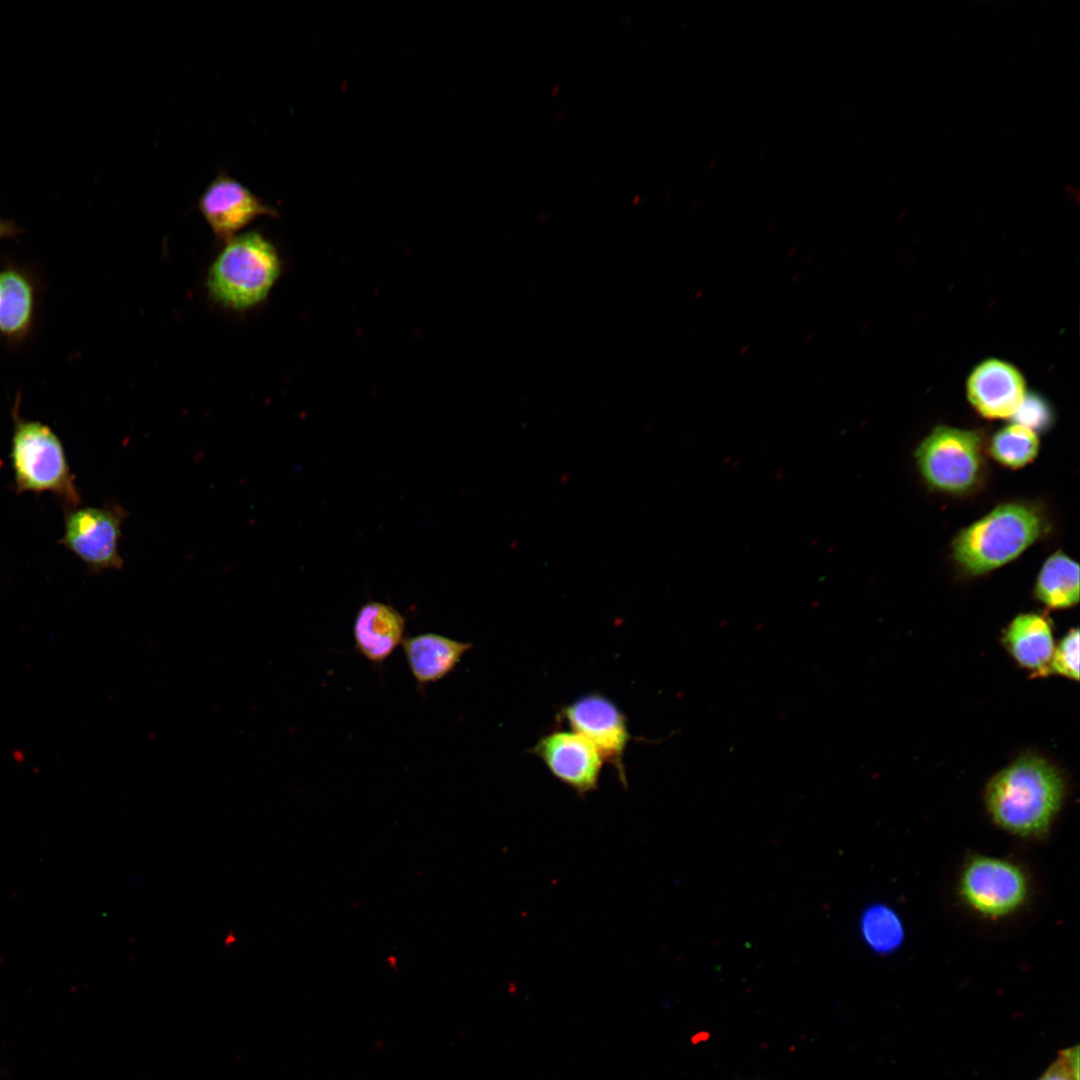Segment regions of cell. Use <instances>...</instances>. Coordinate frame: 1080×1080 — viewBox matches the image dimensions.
I'll list each match as a JSON object with an SVG mask.
<instances>
[{
	"label": "cell",
	"instance_id": "cell-21",
	"mask_svg": "<svg viewBox=\"0 0 1080 1080\" xmlns=\"http://www.w3.org/2000/svg\"><path fill=\"white\" fill-rule=\"evenodd\" d=\"M1039 1080H1076L1072 1075L1063 1054L1059 1056Z\"/></svg>",
	"mask_w": 1080,
	"mask_h": 1080
},
{
	"label": "cell",
	"instance_id": "cell-6",
	"mask_svg": "<svg viewBox=\"0 0 1080 1080\" xmlns=\"http://www.w3.org/2000/svg\"><path fill=\"white\" fill-rule=\"evenodd\" d=\"M962 901L977 914L1002 918L1019 910L1029 895V881L1016 863L974 855L964 864L958 884Z\"/></svg>",
	"mask_w": 1080,
	"mask_h": 1080
},
{
	"label": "cell",
	"instance_id": "cell-5",
	"mask_svg": "<svg viewBox=\"0 0 1080 1080\" xmlns=\"http://www.w3.org/2000/svg\"><path fill=\"white\" fill-rule=\"evenodd\" d=\"M915 460L925 482L951 494L966 493L983 472V442L975 430L935 427L916 448Z\"/></svg>",
	"mask_w": 1080,
	"mask_h": 1080
},
{
	"label": "cell",
	"instance_id": "cell-14",
	"mask_svg": "<svg viewBox=\"0 0 1080 1080\" xmlns=\"http://www.w3.org/2000/svg\"><path fill=\"white\" fill-rule=\"evenodd\" d=\"M401 645L409 670L419 687L449 675L473 646L469 642L433 632L406 637Z\"/></svg>",
	"mask_w": 1080,
	"mask_h": 1080
},
{
	"label": "cell",
	"instance_id": "cell-19",
	"mask_svg": "<svg viewBox=\"0 0 1080 1080\" xmlns=\"http://www.w3.org/2000/svg\"><path fill=\"white\" fill-rule=\"evenodd\" d=\"M1049 672H1055L1070 679H1079V631L1070 630L1054 649Z\"/></svg>",
	"mask_w": 1080,
	"mask_h": 1080
},
{
	"label": "cell",
	"instance_id": "cell-15",
	"mask_svg": "<svg viewBox=\"0 0 1080 1080\" xmlns=\"http://www.w3.org/2000/svg\"><path fill=\"white\" fill-rule=\"evenodd\" d=\"M1004 641L1014 659L1039 674L1049 672L1054 652L1051 626L1042 615L1020 614L1009 624Z\"/></svg>",
	"mask_w": 1080,
	"mask_h": 1080
},
{
	"label": "cell",
	"instance_id": "cell-11",
	"mask_svg": "<svg viewBox=\"0 0 1080 1080\" xmlns=\"http://www.w3.org/2000/svg\"><path fill=\"white\" fill-rule=\"evenodd\" d=\"M970 404L989 419L1013 418L1025 396V381L1011 364L997 359L980 363L967 381Z\"/></svg>",
	"mask_w": 1080,
	"mask_h": 1080
},
{
	"label": "cell",
	"instance_id": "cell-3",
	"mask_svg": "<svg viewBox=\"0 0 1080 1080\" xmlns=\"http://www.w3.org/2000/svg\"><path fill=\"white\" fill-rule=\"evenodd\" d=\"M19 404L20 393L11 412L13 433L9 457L15 491L17 494L50 492L65 509L80 506L81 496L60 438L48 425L23 418Z\"/></svg>",
	"mask_w": 1080,
	"mask_h": 1080
},
{
	"label": "cell",
	"instance_id": "cell-7",
	"mask_svg": "<svg viewBox=\"0 0 1080 1080\" xmlns=\"http://www.w3.org/2000/svg\"><path fill=\"white\" fill-rule=\"evenodd\" d=\"M127 512L119 505L65 509L59 543L85 563L91 572L121 569V529Z\"/></svg>",
	"mask_w": 1080,
	"mask_h": 1080
},
{
	"label": "cell",
	"instance_id": "cell-22",
	"mask_svg": "<svg viewBox=\"0 0 1080 1080\" xmlns=\"http://www.w3.org/2000/svg\"><path fill=\"white\" fill-rule=\"evenodd\" d=\"M22 231L23 229L14 221L0 216V241L7 238H15L20 235Z\"/></svg>",
	"mask_w": 1080,
	"mask_h": 1080
},
{
	"label": "cell",
	"instance_id": "cell-16",
	"mask_svg": "<svg viewBox=\"0 0 1080 1080\" xmlns=\"http://www.w3.org/2000/svg\"><path fill=\"white\" fill-rule=\"evenodd\" d=\"M1035 596L1049 608L1064 609L1079 600V565L1057 551L1043 563L1035 583Z\"/></svg>",
	"mask_w": 1080,
	"mask_h": 1080
},
{
	"label": "cell",
	"instance_id": "cell-20",
	"mask_svg": "<svg viewBox=\"0 0 1080 1080\" xmlns=\"http://www.w3.org/2000/svg\"><path fill=\"white\" fill-rule=\"evenodd\" d=\"M1013 418L1015 423L1034 430L1047 425L1049 413L1047 406L1039 398L1026 395Z\"/></svg>",
	"mask_w": 1080,
	"mask_h": 1080
},
{
	"label": "cell",
	"instance_id": "cell-2",
	"mask_svg": "<svg viewBox=\"0 0 1080 1080\" xmlns=\"http://www.w3.org/2000/svg\"><path fill=\"white\" fill-rule=\"evenodd\" d=\"M1044 528L1041 513L1032 505L1000 504L956 535L952 556L966 574H985L1020 556Z\"/></svg>",
	"mask_w": 1080,
	"mask_h": 1080
},
{
	"label": "cell",
	"instance_id": "cell-17",
	"mask_svg": "<svg viewBox=\"0 0 1080 1080\" xmlns=\"http://www.w3.org/2000/svg\"><path fill=\"white\" fill-rule=\"evenodd\" d=\"M1039 450L1036 432L1023 425L1012 423L997 431L988 451L998 463L1018 469L1031 463Z\"/></svg>",
	"mask_w": 1080,
	"mask_h": 1080
},
{
	"label": "cell",
	"instance_id": "cell-9",
	"mask_svg": "<svg viewBox=\"0 0 1080 1080\" xmlns=\"http://www.w3.org/2000/svg\"><path fill=\"white\" fill-rule=\"evenodd\" d=\"M529 753L580 797L599 786L605 761L588 740L572 730L556 729L543 735Z\"/></svg>",
	"mask_w": 1080,
	"mask_h": 1080
},
{
	"label": "cell",
	"instance_id": "cell-13",
	"mask_svg": "<svg viewBox=\"0 0 1080 1080\" xmlns=\"http://www.w3.org/2000/svg\"><path fill=\"white\" fill-rule=\"evenodd\" d=\"M405 619L393 606L379 601L363 604L355 617L353 638L369 662L383 663L402 644Z\"/></svg>",
	"mask_w": 1080,
	"mask_h": 1080
},
{
	"label": "cell",
	"instance_id": "cell-4",
	"mask_svg": "<svg viewBox=\"0 0 1080 1080\" xmlns=\"http://www.w3.org/2000/svg\"><path fill=\"white\" fill-rule=\"evenodd\" d=\"M275 247L257 232L234 236L211 265L207 277L210 295L220 304L242 310L257 305L269 294L280 275Z\"/></svg>",
	"mask_w": 1080,
	"mask_h": 1080
},
{
	"label": "cell",
	"instance_id": "cell-1",
	"mask_svg": "<svg viewBox=\"0 0 1080 1080\" xmlns=\"http://www.w3.org/2000/svg\"><path fill=\"white\" fill-rule=\"evenodd\" d=\"M1064 782L1044 759L1025 756L989 782L985 804L992 821L1021 838H1040L1051 828L1064 799Z\"/></svg>",
	"mask_w": 1080,
	"mask_h": 1080
},
{
	"label": "cell",
	"instance_id": "cell-18",
	"mask_svg": "<svg viewBox=\"0 0 1080 1080\" xmlns=\"http://www.w3.org/2000/svg\"><path fill=\"white\" fill-rule=\"evenodd\" d=\"M860 932L873 952L887 954L896 950L904 938L903 924L898 915L884 904H874L860 918Z\"/></svg>",
	"mask_w": 1080,
	"mask_h": 1080
},
{
	"label": "cell",
	"instance_id": "cell-8",
	"mask_svg": "<svg viewBox=\"0 0 1080 1080\" xmlns=\"http://www.w3.org/2000/svg\"><path fill=\"white\" fill-rule=\"evenodd\" d=\"M570 730L588 740L617 772L620 783L627 787L624 757L632 740L628 721L620 708L600 693L583 695L565 705L560 713Z\"/></svg>",
	"mask_w": 1080,
	"mask_h": 1080
},
{
	"label": "cell",
	"instance_id": "cell-10",
	"mask_svg": "<svg viewBox=\"0 0 1080 1080\" xmlns=\"http://www.w3.org/2000/svg\"><path fill=\"white\" fill-rule=\"evenodd\" d=\"M199 210L216 236L226 241L257 217L276 215L248 188L225 174L218 175L204 190Z\"/></svg>",
	"mask_w": 1080,
	"mask_h": 1080
},
{
	"label": "cell",
	"instance_id": "cell-12",
	"mask_svg": "<svg viewBox=\"0 0 1080 1080\" xmlns=\"http://www.w3.org/2000/svg\"><path fill=\"white\" fill-rule=\"evenodd\" d=\"M38 287L23 266L0 268V338L12 346L23 344L36 320Z\"/></svg>",
	"mask_w": 1080,
	"mask_h": 1080
}]
</instances>
